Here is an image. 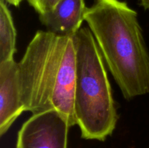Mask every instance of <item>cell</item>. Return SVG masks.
Returning a JSON list of instances; mask_svg holds the SVG:
<instances>
[{"mask_svg":"<svg viewBox=\"0 0 149 148\" xmlns=\"http://www.w3.org/2000/svg\"><path fill=\"white\" fill-rule=\"evenodd\" d=\"M29 4L39 15L50 11L61 0H27Z\"/></svg>","mask_w":149,"mask_h":148,"instance_id":"cell-8","label":"cell"},{"mask_svg":"<svg viewBox=\"0 0 149 148\" xmlns=\"http://www.w3.org/2000/svg\"><path fill=\"white\" fill-rule=\"evenodd\" d=\"M87 8L84 0H61L50 11L39 15V18L48 30L74 36L81 28Z\"/></svg>","mask_w":149,"mask_h":148,"instance_id":"cell-6","label":"cell"},{"mask_svg":"<svg viewBox=\"0 0 149 148\" xmlns=\"http://www.w3.org/2000/svg\"><path fill=\"white\" fill-rule=\"evenodd\" d=\"M140 5L143 7L145 10H149V0H138Z\"/></svg>","mask_w":149,"mask_h":148,"instance_id":"cell-10","label":"cell"},{"mask_svg":"<svg viewBox=\"0 0 149 148\" xmlns=\"http://www.w3.org/2000/svg\"><path fill=\"white\" fill-rule=\"evenodd\" d=\"M7 4H11L14 7H18L23 0H4Z\"/></svg>","mask_w":149,"mask_h":148,"instance_id":"cell-9","label":"cell"},{"mask_svg":"<svg viewBox=\"0 0 149 148\" xmlns=\"http://www.w3.org/2000/svg\"><path fill=\"white\" fill-rule=\"evenodd\" d=\"M74 38L77 125L81 138L103 142L112 134L118 120L104 59L89 28L81 27Z\"/></svg>","mask_w":149,"mask_h":148,"instance_id":"cell-3","label":"cell"},{"mask_svg":"<svg viewBox=\"0 0 149 148\" xmlns=\"http://www.w3.org/2000/svg\"><path fill=\"white\" fill-rule=\"evenodd\" d=\"M16 33L11 12L4 0H0V63L14 59Z\"/></svg>","mask_w":149,"mask_h":148,"instance_id":"cell-7","label":"cell"},{"mask_svg":"<svg viewBox=\"0 0 149 148\" xmlns=\"http://www.w3.org/2000/svg\"><path fill=\"white\" fill-rule=\"evenodd\" d=\"M70 127L55 110L33 114L19 131L16 148H67Z\"/></svg>","mask_w":149,"mask_h":148,"instance_id":"cell-4","label":"cell"},{"mask_svg":"<svg viewBox=\"0 0 149 148\" xmlns=\"http://www.w3.org/2000/svg\"><path fill=\"white\" fill-rule=\"evenodd\" d=\"M20 101L32 114L55 110L70 126L74 113L76 46L74 36L38 30L18 62Z\"/></svg>","mask_w":149,"mask_h":148,"instance_id":"cell-1","label":"cell"},{"mask_svg":"<svg viewBox=\"0 0 149 148\" xmlns=\"http://www.w3.org/2000/svg\"><path fill=\"white\" fill-rule=\"evenodd\" d=\"M84 20L124 97L149 93V53L138 13L121 0H95Z\"/></svg>","mask_w":149,"mask_h":148,"instance_id":"cell-2","label":"cell"},{"mask_svg":"<svg viewBox=\"0 0 149 148\" xmlns=\"http://www.w3.org/2000/svg\"><path fill=\"white\" fill-rule=\"evenodd\" d=\"M20 101L18 62L14 59L0 63V135L8 131L24 112Z\"/></svg>","mask_w":149,"mask_h":148,"instance_id":"cell-5","label":"cell"}]
</instances>
